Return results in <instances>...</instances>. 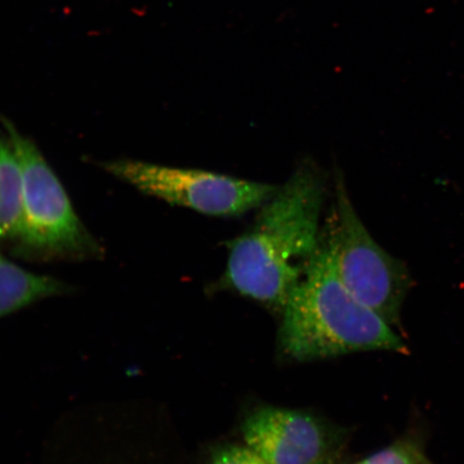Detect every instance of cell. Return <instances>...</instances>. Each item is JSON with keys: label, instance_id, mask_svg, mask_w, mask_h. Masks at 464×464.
Here are the masks:
<instances>
[{"label": "cell", "instance_id": "cell-1", "mask_svg": "<svg viewBox=\"0 0 464 464\" xmlns=\"http://www.w3.org/2000/svg\"><path fill=\"white\" fill-rule=\"evenodd\" d=\"M324 182L304 162L260 207L245 234L226 243L227 265L218 287L283 312L321 240Z\"/></svg>", "mask_w": 464, "mask_h": 464}, {"label": "cell", "instance_id": "cell-2", "mask_svg": "<svg viewBox=\"0 0 464 464\" xmlns=\"http://www.w3.org/2000/svg\"><path fill=\"white\" fill-rule=\"evenodd\" d=\"M282 314L277 348L287 362L369 351L409 353L391 324L353 298L340 281L328 225Z\"/></svg>", "mask_w": 464, "mask_h": 464}, {"label": "cell", "instance_id": "cell-3", "mask_svg": "<svg viewBox=\"0 0 464 464\" xmlns=\"http://www.w3.org/2000/svg\"><path fill=\"white\" fill-rule=\"evenodd\" d=\"M4 130L23 172V203L19 252L40 259H85L102 256L103 249L75 213L60 179L32 139L7 118Z\"/></svg>", "mask_w": 464, "mask_h": 464}, {"label": "cell", "instance_id": "cell-4", "mask_svg": "<svg viewBox=\"0 0 464 464\" xmlns=\"http://www.w3.org/2000/svg\"><path fill=\"white\" fill-rule=\"evenodd\" d=\"M328 228L336 275L353 298L391 326L399 324L411 287L408 266L385 251L359 218L342 174L335 179V205Z\"/></svg>", "mask_w": 464, "mask_h": 464}, {"label": "cell", "instance_id": "cell-5", "mask_svg": "<svg viewBox=\"0 0 464 464\" xmlns=\"http://www.w3.org/2000/svg\"><path fill=\"white\" fill-rule=\"evenodd\" d=\"M102 167L144 194L210 217L243 216L263 206L278 188L225 174L140 160H112Z\"/></svg>", "mask_w": 464, "mask_h": 464}, {"label": "cell", "instance_id": "cell-6", "mask_svg": "<svg viewBox=\"0 0 464 464\" xmlns=\"http://www.w3.org/2000/svg\"><path fill=\"white\" fill-rule=\"evenodd\" d=\"M248 448L269 464H315L343 450L344 434L309 411L264 405L242 422Z\"/></svg>", "mask_w": 464, "mask_h": 464}, {"label": "cell", "instance_id": "cell-7", "mask_svg": "<svg viewBox=\"0 0 464 464\" xmlns=\"http://www.w3.org/2000/svg\"><path fill=\"white\" fill-rule=\"evenodd\" d=\"M71 293L58 278L33 274L0 254V317L37 301Z\"/></svg>", "mask_w": 464, "mask_h": 464}, {"label": "cell", "instance_id": "cell-8", "mask_svg": "<svg viewBox=\"0 0 464 464\" xmlns=\"http://www.w3.org/2000/svg\"><path fill=\"white\" fill-rule=\"evenodd\" d=\"M23 203V172L7 133L0 130V240L16 239Z\"/></svg>", "mask_w": 464, "mask_h": 464}, {"label": "cell", "instance_id": "cell-9", "mask_svg": "<svg viewBox=\"0 0 464 464\" xmlns=\"http://www.w3.org/2000/svg\"><path fill=\"white\" fill-rule=\"evenodd\" d=\"M353 464H432L426 455L421 440L405 437L387 448Z\"/></svg>", "mask_w": 464, "mask_h": 464}, {"label": "cell", "instance_id": "cell-10", "mask_svg": "<svg viewBox=\"0 0 464 464\" xmlns=\"http://www.w3.org/2000/svg\"><path fill=\"white\" fill-rule=\"evenodd\" d=\"M207 464H269L246 445L226 444L211 452Z\"/></svg>", "mask_w": 464, "mask_h": 464}, {"label": "cell", "instance_id": "cell-11", "mask_svg": "<svg viewBox=\"0 0 464 464\" xmlns=\"http://www.w3.org/2000/svg\"><path fill=\"white\" fill-rule=\"evenodd\" d=\"M342 450L334 452V454L324 457V459L315 464H341Z\"/></svg>", "mask_w": 464, "mask_h": 464}]
</instances>
